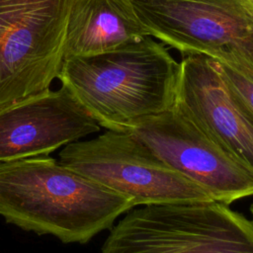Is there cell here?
I'll return each instance as SVG.
<instances>
[{"mask_svg": "<svg viewBox=\"0 0 253 253\" xmlns=\"http://www.w3.org/2000/svg\"><path fill=\"white\" fill-rule=\"evenodd\" d=\"M132 208L48 155L0 162V215L24 230L83 244Z\"/></svg>", "mask_w": 253, "mask_h": 253, "instance_id": "obj_1", "label": "cell"}, {"mask_svg": "<svg viewBox=\"0 0 253 253\" xmlns=\"http://www.w3.org/2000/svg\"><path fill=\"white\" fill-rule=\"evenodd\" d=\"M75 0H0V109L49 89Z\"/></svg>", "mask_w": 253, "mask_h": 253, "instance_id": "obj_5", "label": "cell"}, {"mask_svg": "<svg viewBox=\"0 0 253 253\" xmlns=\"http://www.w3.org/2000/svg\"><path fill=\"white\" fill-rule=\"evenodd\" d=\"M100 130V125L63 86L0 109V162L48 155Z\"/></svg>", "mask_w": 253, "mask_h": 253, "instance_id": "obj_9", "label": "cell"}, {"mask_svg": "<svg viewBox=\"0 0 253 253\" xmlns=\"http://www.w3.org/2000/svg\"><path fill=\"white\" fill-rule=\"evenodd\" d=\"M128 132L167 165L205 189L214 202L228 206L253 196V170L174 105L140 120Z\"/></svg>", "mask_w": 253, "mask_h": 253, "instance_id": "obj_6", "label": "cell"}, {"mask_svg": "<svg viewBox=\"0 0 253 253\" xmlns=\"http://www.w3.org/2000/svg\"><path fill=\"white\" fill-rule=\"evenodd\" d=\"M150 37L187 54L241 48L253 37L243 0H130Z\"/></svg>", "mask_w": 253, "mask_h": 253, "instance_id": "obj_7", "label": "cell"}, {"mask_svg": "<svg viewBox=\"0 0 253 253\" xmlns=\"http://www.w3.org/2000/svg\"><path fill=\"white\" fill-rule=\"evenodd\" d=\"M174 106L253 170V118L212 57L188 54L180 62Z\"/></svg>", "mask_w": 253, "mask_h": 253, "instance_id": "obj_8", "label": "cell"}, {"mask_svg": "<svg viewBox=\"0 0 253 253\" xmlns=\"http://www.w3.org/2000/svg\"><path fill=\"white\" fill-rule=\"evenodd\" d=\"M179 72L180 63L145 36L115 50L64 59L57 78L100 126L128 131L174 105Z\"/></svg>", "mask_w": 253, "mask_h": 253, "instance_id": "obj_2", "label": "cell"}, {"mask_svg": "<svg viewBox=\"0 0 253 253\" xmlns=\"http://www.w3.org/2000/svg\"><path fill=\"white\" fill-rule=\"evenodd\" d=\"M242 106L253 118V64L233 48L217 50L210 55Z\"/></svg>", "mask_w": 253, "mask_h": 253, "instance_id": "obj_11", "label": "cell"}, {"mask_svg": "<svg viewBox=\"0 0 253 253\" xmlns=\"http://www.w3.org/2000/svg\"><path fill=\"white\" fill-rule=\"evenodd\" d=\"M101 253H253V223L218 202L132 208Z\"/></svg>", "mask_w": 253, "mask_h": 253, "instance_id": "obj_3", "label": "cell"}, {"mask_svg": "<svg viewBox=\"0 0 253 253\" xmlns=\"http://www.w3.org/2000/svg\"><path fill=\"white\" fill-rule=\"evenodd\" d=\"M147 35L130 0H75L63 60L115 50Z\"/></svg>", "mask_w": 253, "mask_h": 253, "instance_id": "obj_10", "label": "cell"}, {"mask_svg": "<svg viewBox=\"0 0 253 253\" xmlns=\"http://www.w3.org/2000/svg\"><path fill=\"white\" fill-rule=\"evenodd\" d=\"M59 162L131 200L133 207L214 202L128 131L107 130L64 145Z\"/></svg>", "mask_w": 253, "mask_h": 253, "instance_id": "obj_4", "label": "cell"}, {"mask_svg": "<svg viewBox=\"0 0 253 253\" xmlns=\"http://www.w3.org/2000/svg\"><path fill=\"white\" fill-rule=\"evenodd\" d=\"M249 210H250V212H251V215H252V223H253V204H251L250 205V208H249Z\"/></svg>", "mask_w": 253, "mask_h": 253, "instance_id": "obj_13", "label": "cell"}, {"mask_svg": "<svg viewBox=\"0 0 253 253\" xmlns=\"http://www.w3.org/2000/svg\"><path fill=\"white\" fill-rule=\"evenodd\" d=\"M244 3L247 5V7L249 8V10L252 12L253 14V0H243Z\"/></svg>", "mask_w": 253, "mask_h": 253, "instance_id": "obj_12", "label": "cell"}]
</instances>
